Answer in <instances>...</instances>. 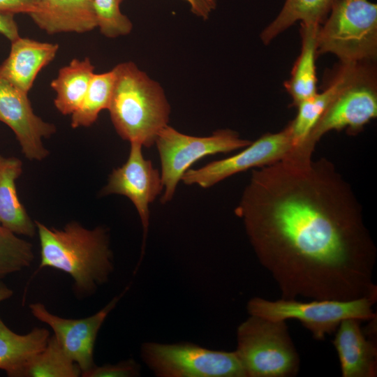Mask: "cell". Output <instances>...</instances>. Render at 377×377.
Segmentation results:
<instances>
[{"label": "cell", "instance_id": "8fae6325", "mask_svg": "<svg viewBox=\"0 0 377 377\" xmlns=\"http://www.w3.org/2000/svg\"><path fill=\"white\" fill-rule=\"evenodd\" d=\"M127 289L95 314L84 318H61L51 313L40 302L29 304V309L37 320L48 325L53 330L54 338L66 354L80 367L82 376L95 365L94 348L99 330Z\"/></svg>", "mask_w": 377, "mask_h": 377}, {"label": "cell", "instance_id": "7402d4cb", "mask_svg": "<svg viewBox=\"0 0 377 377\" xmlns=\"http://www.w3.org/2000/svg\"><path fill=\"white\" fill-rule=\"evenodd\" d=\"M334 0H286L276 18L262 31L263 43L269 44L296 22L321 25Z\"/></svg>", "mask_w": 377, "mask_h": 377}, {"label": "cell", "instance_id": "ac0fdd59", "mask_svg": "<svg viewBox=\"0 0 377 377\" xmlns=\"http://www.w3.org/2000/svg\"><path fill=\"white\" fill-rule=\"evenodd\" d=\"M22 171L20 160L0 155V225L16 235L32 237L36 224L17 194L15 180Z\"/></svg>", "mask_w": 377, "mask_h": 377}, {"label": "cell", "instance_id": "9c48e42d", "mask_svg": "<svg viewBox=\"0 0 377 377\" xmlns=\"http://www.w3.org/2000/svg\"><path fill=\"white\" fill-rule=\"evenodd\" d=\"M377 115V79L374 62H360L346 85L325 111L306 141L301 145L313 151L327 132L347 128L357 133Z\"/></svg>", "mask_w": 377, "mask_h": 377}, {"label": "cell", "instance_id": "cb8c5ba5", "mask_svg": "<svg viewBox=\"0 0 377 377\" xmlns=\"http://www.w3.org/2000/svg\"><path fill=\"white\" fill-rule=\"evenodd\" d=\"M115 74L110 71L94 74L80 107L71 114V126L87 127L97 119L100 112L108 109L114 89Z\"/></svg>", "mask_w": 377, "mask_h": 377}, {"label": "cell", "instance_id": "603a6c76", "mask_svg": "<svg viewBox=\"0 0 377 377\" xmlns=\"http://www.w3.org/2000/svg\"><path fill=\"white\" fill-rule=\"evenodd\" d=\"M81 370L64 351L54 336L24 366L18 377H78Z\"/></svg>", "mask_w": 377, "mask_h": 377}, {"label": "cell", "instance_id": "d6986e66", "mask_svg": "<svg viewBox=\"0 0 377 377\" xmlns=\"http://www.w3.org/2000/svg\"><path fill=\"white\" fill-rule=\"evenodd\" d=\"M320 26L301 23V52L293 66L290 79L284 82V87L293 99L292 105L295 106L317 93L315 60Z\"/></svg>", "mask_w": 377, "mask_h": 377}, {"label": "cell", "instance_id": "9a60e30c", "mask_svg": "<svg viewBox=\"0 0 377 377\" xmlns=\"http://www.w3.org/2000/svg\"><path fill=\"white\" fill-rule=\"evenodd\" d=\"M57 43L19 37L11 42L8 57L0 65V77L28 93L38 73L55 57Z\"/></svg>", "mask_w": 377, "mask_h": 377}, {"label": "cell", "instance_id": "8992f818", "mask_svg": "<svg viewBox=\"0 0 377 377\" xmlns=\"http://www.w3.org/2000/svg\"><path fill=\"white\" fill-rule=\"evenodd\" d=\"M377 299L361 297L348 301L317 300L301 302L281 298L270 301L253 297L247 303L249 315L272 320L294 319L299 320L316 340H323L326 335L334 333L346 319L367 320L376 318L372 306Z\"/></svg>", "mask_w": 377, "mask_h": 377}, {"label": "cell", "instance_id": "3957f363", "mask_svg": "<svg viewBox=\"0 0 377 377\" xmlns=\"http://www.w3.org/2000/svg\"><path fill=\"white\" fill-rule=\"evenodd\" d=\"M108 108L119 135L149 147L168 125L170 107L161 86L132 61L116 65Z\"/></svg>", "mask_w": 377, "mask_h": 377}, {"label": "cell", "instance_id": "d4e9b609", "mask_svg": "<svg viewBox=\"0 0 377 377\" xmlns=\"http://www.w3.org/2000/svg\"><path fill=\"white\" fill-rule=\"evenodd\" d=\"M34 258L31 244L0 225V279L28 267Z\"/></svg>", "mask_w": 377, "mask_h": 377}, {"label": "cell", "instance_id": "52a82bcc", "mask_svg": "<svg viewBox=\"0 0 377 377\" xmlns=\"http://www.w3.org/2000/svg\"><path fill=\"white\" fill-rule=\"evenodd\" d=\"M141 357L158 377H246L235 351L210 350L191 343L145 342Z\"/></svg>", "mask_w": 377, "mask_h": 377}, {"label": "cell", "instance_id": "277c9868", "mask_svg": "<svg viewBox=\"0 0 377 377\" xmlns=\"http://www.w3.org/2000/svg\"><path fill=\"white\" fill-rule=\"evenodd\" d=\"M317 34V56L331 53L343 63L374 62L377 5L369 0H334Z\"/></svg>", "mask_w": 377, "mask_h": 377}, {"label": "cell", "instance_id": "4dcf8cb0", "mask_svg": "<svg viewBox=\"0 0 377 377\" xmlns=\"http://www.w3.org/2000/svg\"><path fill=\"white\" fill-rule=\"evenodd\" d=\"M13 293V290L0 279V302L10 298Z\"/></svg>", "mask_w": 377, "mask_h": 377}, {"label": "cell", "instance_id": "f546056e", "mask_svg": "<svg viewBox=\"0 0 377 377\" xmlns=\"http://www.w3.org/2000/svg\"><path fill=\"white\" fill-rule=\"evenodd\" d=\"M191 8V11L203 20L208 19L212 12L216 7V0H185Z\"/></svg>", "mask_w": 377, "mask_h": 377}, {"label": "cell", "instance_id": "44dd1931", "mask_svg": "<svg viewBox=\"0 0 377 377\" xmlns=\"http://www.w3.org/2000/svg\"><path fill=\"white\" fill-rule=\"evenodd\" d=\"M94 74L88 57L73 59L59 69L50 87L56 92L54 105L61 114H72L80 107Z\"/></svg>", "mask_w": 377, "mask_h": 377}, {"label": "cell", "instance_id": "7c38bea8", "mask_svg": "<svg viewBox=\"0 0 377 377\" xmlns=\"http://www.w3.org/2000/svg\"><path fill=\"white\" fill-rule=\"evenodd\" d=\"M142 147L139 143L131 142L126 162L112 171L101 194H119L130 199L141 220L145 244L149 224V205L163 190V185L159 171L150 160L144 158Z\"/></svg>", "mask_w": 377, "mask_h": 377}, {"label": "cell", "instance_id": "30bf717a", "mask_svg": "<svg viewBox=\"0 0 377 377\" xmlns=\"http://www.w3.org/2000/svg\"><path fill=\"white\" fill-rule=\"evenodd\" d=\"M295 148L288 124L279 132L263 135L235 155L188 169L181 180L186 185L209 188L237 173L275 163Z\"/></svg>", "mask_w": 377, "mask_h": 377}, {"label": "cell", "instance_id": "ffe728a7", "mask_svg": "<svg viewBox=\"0 0 377 377\" xmlns=\"http://www.w3.org/2000/svg\"><path fill=\"white\" fill-rule=\"evenodd\" d=\"M50 337V332L41 327L26 334H17L0 316V369L8 376L18 377L28 361L45 346Z\"/></svg>", "mask_w": 377, "mask_h": 377}, {"label": "cell", "instance_id": "ba28073f", "mask_svg": "<svg viewBox=\"0 0 377 377\" xmlns=\"http://www.w3.org/2000/svg\"><path fill=\"white\" fill-rule=\"evenodd\" d=\"M251 142L230 129L218 130L207 137H196L182 133L167 125L159 132L155 141L163 185L161 202L165 204L172 199L183 175L199 159L242 149Z\"/></svg>", "mask_w": 377, "mask_h": 377}, {"label": "cell", "instance_id": "4fadbf2b", "mask_svg": "<svg viewBox=\"0 0 377 377\" xmlns=\"http://www.w3.org/2000/svg\"><path fill=\"white\" fill-rule=\"evenodd\" d=\"M0 121L15 133L24 156L40 161L48 155L42 138H49L56 127L36 115L27 93L0 77Z\"/></svg>", "mask_w": 377, "mask_h": 377}, {"label": "cell", "instance_id": "6da1fadb", "mask_svg": "<svg viewBox=\"0 0 377 377\" xmlns=\"http://www.w3.org/2000/svg\"><path fill=\"white\" fill-rule=\"evenodd\" d=\"M311 154L295 148L253 168L235 213L281 298L377 299L361 207L334 165Z\"/></svg>", "mask_w": 377, "mask_h": 377}, {"label": "cell", "instance_id": "484cf974", "mask_svg": "<svg viewBox=\"0 0 377 377\" xmlns=\"http://www.w3.org/2000/svg\"><path fill=\"white\" fill-rule=\"evenodd\" d=\"M124 0H93L97 27L107 38H117L128 34L133 24L120 10Z\"/></svg>", "mask_w": 377, "mask_h": 377}, {"label": "cell", "instance_id": "4316f807", "mask_svg": "<svg viewBox=\"0 0 377 377\" xmlns=\"http://www.w3.org/2000/svg\"><path fill=\"white\" fill-rule=\"evenodd\" d=\"M140 367L133 359L112 364L102 366L96 364L89 371L83 373L82 377H135L140 376Z\"/></svg>", "mask_w": 377, "mask_h": 377}, {"label": "cell", "instance_id": "5bb4252c", "mask_svg": "<svg viewBox=\"0 0 377 377\" xmlns=\"http://www.w3.org/2000/svg\"><path fill=\"white\" fill-rule=\"evenodd\" d=\"M361 323L355 318L343 320L334 332L332 343L343 377L377 376L376 318L364 330Z\"/></svg>", "mask_w": 377, "mask_h": 377}, {"label": "cell", "instance_id": "2e32d148", "mask_svg": "<svg viewBox=\"0 0 377 377\" xmlns=\"http://www.w3.org/2000/svg\"><path fill=\"white\" fill-rule=\"evenodd\" d=\"M29 15L48 34H82L97 27L93 0H40L38 10Z\"/></svg>", "mask_w": 377, "mask_h": 377}, {"label": "cell", "instance_id": "83f0119b", "mask_svg": "<svg viewBox=\"0 0 377 377\" xmlns=\"http://www.w3.org/2000/svg\"><path fill=\"white\" fill-rule=\"evenodd\" d=\"M40 0H0V13L29 15L38 10Z\"/></svg>", "mask_w": 377, "mask_h": 377}, {"label": "cell", "instance_id": "7a4b0ae2", "mask_svg": "<svg viewBox=\"0 0 377 377\" xmlns=\"http://www.w3.org/2000/svg\"><path fill=\"white\" fill-rule=\"evenodd\" d=\"M35 224L40 245L38 271L50 267L69 274L79 296L92 294L109 279L114 267L105 228L89 230L77 222L68 223L63 230L38 221Z\"/></svg>", "mask_w": 377, "mask_h": 377}, {"label": "cell", "instance_id": "f1b7e54d", "mask_svg": "<svg viewBox=\"0 0 377 377\" xmlns=\"http://www.w3.org/2000/svg\"><path fill=\"white\" fill-rule=\"evenodd\" d=\"M0 34L10 42L20 37L18 27L14 15L0 13Z\"/></svg>", "mask_w": 377, "mask_h": 377}, {"label": "cell", "instance_id": "e0dca14e", "mask_svg": "<svg viewBox=\"0 0 377 377\" xmlns=\"http://www.w3.org/2000/svg\"><path fill=\"white\" fill-rule=\"evenodd\" d=\"M358 64L341 62L333 71L327 87L322 92H317L298 104L297 114L289 123L295 147H300L306 141L334 98L353 77Z\"/></svg>", "mask_w": 377, "mask_h": 377}, {"label": "cell", "instance_id": "5b68a950", "mask_svg": "<svg viewBox=\"0 0 377 377\" xmlns=\"http://www.w3.org/2000/svg\"><path fill=\"white\" fill-rule=\"evenodd\" d=\"M235 351L246 377H292L300 370L286 321L250 315L237 327Z\"/></svg>", "mask_w": 377, "mask_h": 377}]
</instances>
